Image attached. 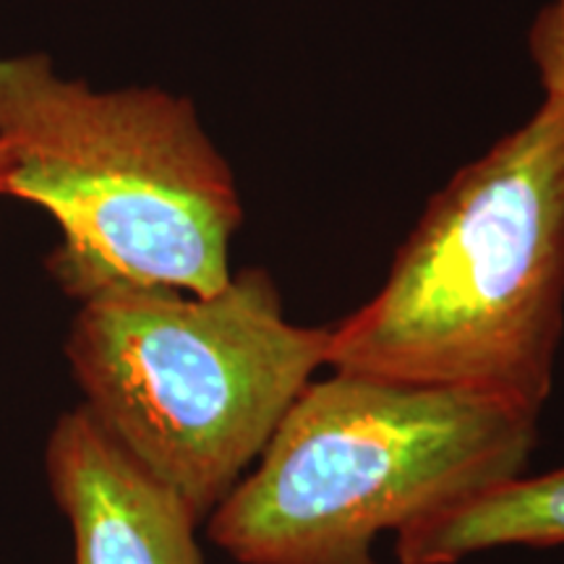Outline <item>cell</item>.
Returning a JSON list of instances; mask_svg holds the SVG:
<instances>
[{"mask_svg":"<svg viewBox=\"0 0 564 564\" xmlns=\"http://www.w3.org/2000/svg\"><path fill=\"white\" fill-rule=\"evenodd\" d=\"M507 546H564V465L512 478L394 533L400 564H457Z\"/></svg>","mask_w":564,"mask_h":564,"instance_id":"8992f818","label":"cell"},{"mask_svg":"<svg viewBox=\"0 0 564 564\" xmlns=\"http://www.w3.org/2000/svg\"><path fill=\"white\" fill-rule=\"evenodd\" d=\"M45 468L74 531V564H207L196 541L199 520L84 405L55 423Z\"/></svg>","mask_w":564,"mask_h":564,"instance_id":"5b68a950","label":"cell"},{"mask_svg":"<svg viewBox=\"0 0 564 564\" xmlns=\"http://www.w3.org/2000/svg\"><path fill=\"white\" fill-rule=\"evenodd\" d=\"M564 337V100L442 186L361 308L329 327L327 366L442 387L541 419Z\"/></svg>","mask_w":564,"mask_h":564,"instance_id":"6da1fadb","label":"cell"},{"mask_svg":"<svg viewBox=\"0 0 564 564\" xmlns=\"http://www.w3.org/2000/svg\"><path fill=\"white\" fill-rule=\"evenodd\" d=\"M0 194L61 228L47 270L82 303L129 288L212 295L232 278L236 175L192 100L91 91L42 55L0 61Z\"/></svg>","mask_w":564,"mask_h":564,"instance_id":"7a4b0ae2","label":"cell"},{"mask_svg":"<svg viewBox=\"0 0 564 564\" xmlns=\"http://www.w3.org/2000/svg\"><path fill=\"white\" fill-rule=\"evenodd\" d=\"M528 53L544 97L564 100V0H549L528 30Z\"/></svg>","mask_w":564,"mask_h":564,"instance_id":"52a82bcc","label":"cell"},{"mask_svg":"<svg viewBox=\"0 0 564 564\" xmlns=\"http://www.w3.org/2000/svg\"><path fill=\"white\" fill-rule=\"evenodd\" d=\"M539 421L486 394L314 377L207 535L238 564H377L382 533L523 476Z\"/></svg>","mask_w":564,"mask_h":564,"instance_id":"3957f363","label":"cell"},{"mask_svg":"<svg viewBox=\"0 0 564 564\" xmlns=\"http://www.w3.org/2000/svg\"><path fill=\"white\" fill-rule=\"evenodd\" d=\"M329 327L285 316L272 274L223 291L129 288L82 303L66 356L84 408L199 523L253 468L327 366Z\"/></svg>","mask_w":564,"mask_h":564,"instance_id":"277c9868","label":"cell"}]
</instances>
